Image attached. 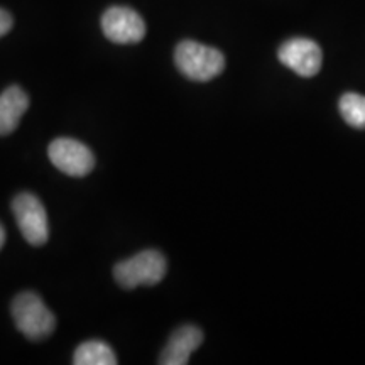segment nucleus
<instances>
[{
    "label": "nucleus",
    "mask_w": 365,
    "mask_h": 365,
    "mask_svg": "<svg viewBox=\"0 0 365 365\" xmlns=\"http://www.w3.org/2000/svg\"><path fill=\"white\" fill-rule=\"evenodd\" d=\"M105 38L115 44H137L145 36V22L130 7H110L102 16Z\"/></svg>",
    "instance_id": "obj_6"
},
{
    "label": "nucleus",
    "mask_w": 365,
    "mask_h": 365,
    "mask_svg": "<svg viewBox=\"0 0 365 365\" xmlns=\"http://www.w3.org/2000/svg\"><path fill=\"white\" fill-rule=\"evenodd\" d=\"M339 108L344 120L354 129H365V97L359 93H345Z\"/></svg>",
    "instance_id": "obj_11"
},
{
    "label": "nucleus",
    "mask_w": 365,
    "mask_h": 365,
    "mask_svg": "<svg viewBox=\"0 0 365 365\" xmlns=\"http://www.w3.org/2000/svg\"><path fill=\"white\" fill-rule=\"evenodd\" d=\"M12 212L17 227L24 239L34 247H41L48 242L49 223L44 205L33 193H21L14 198Z\"/></svg>",
    "instance_id": "obj_4"
},
{
    "label": "nucleus",
    "mask_w": 365,
    "mask_h": 365,
    "mask_svg": "<svg viewBox=\"0 0 365 365\" xmlns=\"http://www.w3.org/2000/svg\"><path fill=\"white\" fill-rule=\"evenodd\" d=\"M12 16L9 14L7 11H4V9H0V38H4L9 31L12 29Z\"/></svg>",
    "instance_id": "obj_12"
},
{
    "label": "nucleus",
    "mask_w": 365,
    "mask_h": 365,
    "mask_svg": "<svg viewBox=\"0 0 365 365\" xmlns=\"http://www.w3.org/2000/svg\"><path fill=\"white\" fill-rule=\"evenodd\" d=\"M203 344V331L195 325H182L171 333L161 352V365H186L191 354Z\"/></svg>",
    "instance_id": "obj_8"
},
{
    "label": "nucleus",
    "mask_w": 365,
    "mask_h": 365,
    "mask_svg": "<svg viewBox=\"0 0 365 365\" xmlns=\"http://www.w3.org/2000/svg\"><path fill=\"white\" fill-rule=\"evenodd\" d=\"M29 108V97L21 86L14 85L0 95V135H9L21 124V118Z\"/></svg>",
    "instance_id": "obj_9"
},
{
    "label": "nucleus",
    "mask_w": 365,
    "mask_h": 365,
    "mask_svg": "<svg viewBox=\"0 0 365 365\" xmlns=\"http://www.w3.org/2000/svg\"><path fill=\"white\" fill-rule=\"evenodd\" d=\"M48 156L59 171L73 178L90 175L95 166V156L83 143L70 137H58L48 148Z\"/></svg>",
    "instance_id": "obj_5"
},
{
    "label": "nucleus",
    "mask_w": 365,
    "mask_h": 365,
    "mask_svg": "<svg viewBox=\"0 0 365 365\" xmlns=\"http://www.w3.org/2000/svg\"><path fill=\"white\" fill-rule=\"evenodd\" d=\"M168 272V261L159 250H143L134 257L125 259L113 267L115 282L124 289L139 286H156Z\"/></svg>",
    "instance_id": "obj_3"
},
{
    "label": "nucleus",
    "mask_w": 365,
    "mask_h": 365,
    "mask_svg": "<svg viewBox=\"0 0 365 365\" xmlns=\"http://www.w3.org/2000/svg\"><path fill=\"white\" fill-rule=\"evenodd\" d=\"M4 244H6V230H4L2 223H0V249L4 247Z\"/></svg>",
    "instance_id": "obj_13"
},
{
    "label": "nucleus",
    "mask_w": 365,
    "mask_h": 365,
    "mask_svg": "<svg viewBox=\"0 0 365 365\" xmlns=\"http://www.w3.org/2000/svg\"><path fill=\"white\" fill-rule=\"evenodd\" d=\"M75 365H115L118 359L112 346L102 340L83 341L73 354Z\"/></svg>",
    "instance_id": "obj_10"
},
{
    "label": "nucleus",
    "mask_w": 365,
    "mask_h": 365,
    "mask_svg": "<svg viewBox=\"0 0 365 365\" xmlns=\"http://www.w3.org/2000/svg\"><path fill=\"white\" fill-rule=\"evenodd\" d=\"M277 58L282 65L303 78H312L322 70L323 54L319 46L308 38H293L281 44Z\"/></svg>",
    "instance_id": "obj_7"
},
{
    "label": "nucleus",
    "mask_w": 365,
    "mask_h": 365,
    "mask_svg": "<svg viewBox=\"0 0 365 365\" xmlns=\"http://www.w3.org/2000/svg\"><path fill=\"white\" fill-rule=\"evenodd\" d=\"M12 318L26 339L31 341H43L53 335L56 328V318L51 309L36 293L24 291L12 301Z\"/></svg>",
    "instance_id": "obj_1"
},
{
    "label": "nucleus",
    "mask_w": 365,
    "mask_h": 365,
    "mask_svg": "<svg viewBox=\"0 0 365 365\" xmlns=\"http://www.w3.org/2000/svg\"><path fill=\"white\" fill-rule=\"evenodd\" d=\"M175 63L181 75L193 81H210L225 70L222 51L190 39L176 46Z\"/></svg>",
    "instance_id": "obj_2"
}]
</instances>
